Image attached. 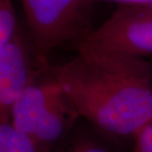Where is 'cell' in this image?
I'll list each match as a JSON object with an SVG mask.
<instances>
[{
    "instance_id": "obj_1",
    "label": "cell",
    "mask_w": 152,
    "mask_h": 152,
    "mask_svg": "<svg viewBox=\"0 0 152 152\" xmlns=\"http://www.w3.org/2000/svg\"><path fill=\"white\" fill-rule=\"evenodd\" d=\"M78 54L49 72L80 116L118 140L131 139L152 120V66L81 41Z\"/></svg>"
},
{
    "instance_id": "obj_2",
    "label": "cell",
    "mask_w": 152,
    "mask_h": 152,
    "mask_svg": "<svg viewBox=\"0 0 152 152\" xmlns=\"http://www.w3.org/2000/svg\"><path fill=\"white\" fill-rule=\"evenodd\" d=\"M29 41L38 64L48 69L51 53L64 44H78L92 31L85 25L81 0H21Z\"/></svg>"
},
{
    "instance_id": "obj_3",
    "label": "cell",
    "mask_w": 152,
    "mask_h": 152,
    "mask_svg": "<svg viewBox=\"0 0 152 152\" xmlns=\"http://www.w3.org/2000/svg\"><path fill=\"white\" fill-rule=\"evenodd\" d=\"M83 41L131 57L152 55V11L144 5L119 4Z\"/></svg>"
},
{
    "instance_id": "obj_4",
    "label": "cell",
    "mask_w": 152,
    "mask_h": 152,
    "mask_svg": "<svg viewBox=\"0 0 152 152\" xmlns=\"http://www.w3.org/2000/svg\"><path fill=\"white\" fill-rule=\"evenodd\" d=\"M48 70L37 63L29 39L18 28L0 48V124L10 122L17 99Z\"/></svg>"
},
{
    "instance_id": "obj_5",
    "label": "cell",
    "mask_w": 152,
    "mask_h": 152,
    "mask_svg": "<svg viewBox=\"0 0 152 152\" xmlns=\"http://www.w3.org/2000/svg\"><path fill=\"white\" fill-rule=\"evenodd\" d=\"M63 89L49 70L46 71L17 99L12 107L10 123L31 138L45 110Z\"/></svg>"
},
{
    "instance_id": "obj_6",
    "label": "cell",
    "mask_w": 152,
    "mask_h": 152,
    "mask_svg": "<svg viewBox=\"0 0 152 152\" xmlns=\"http://www.w3.org/2000/svg\"><path fill=\"white\" fill-rule=\"evenodd\" d=\"M80 117L63 89L45 110L31 139L42 152H52L69 135Z\"/></svg>"
},
{
    "instance_id": "obj_7",
    "label": "cell",
    "mask_w": 152,
    "mask_h": 152,
    "mask_svg": "<svg viewBox=\"0 0 152 152\" xmlns=\"http://www.w3.org/2000/svg\"><path fill=\"white\" fill-rule=\"evenodd\" d=\"M113 140H118L97 129H72L64 140L52 152H121Z\"/></svg>"
},
{
    "instance_id": "obj_8",
    "label": "cell",
    "mask_w": 152,
    "mask_h": 152,
    "mask_svg": "<svg viewBox=\"0 0 152 152\" xmlns=\"http://www.w3.org/2000/svg\"><path fill=\"white\" fill-rule=\"evenodd\" d=\"M0 152H42L27 134L9 123L0 124Z\"/></svg>"
},
{
    "instance_id": "obj_9",
    "label": "cell",
    "mask_w": 152,
    "mask_h": 152,
    "mask_svg": "<svg viewBox=\"0 0 152 152\" xmlns=\"http://www.w3.org/2000/svg\"><path fill=\"white\" fill-rule=\"evenodd\" d=\"M17 29L13 0H0V48L10 40Z\"/></svg>"
},
{
    "instance_id": "obj_10",
    "label": "cell",
    "mask_w": 152,
    "mask_h": 152,
    "mask_svg": "<svg viewBox=\"0 0 152 152\" xmlns=\"http://www.w3.org/2000/svg\"><path fill=\"white\" fill-rule=\"evenodd\" d=\"M132 141L130 152H152V120L136 132Z\"/></svg>"
},
{
    "instance_id": "obj_11",
    "label": "cell",
    "mask_w": 152,
    "mask_h": 152,
    "mask_svg": "<svg viewBox=\"0 0 152 152\" xmlns=\"http://www.w3.org/2000/svg\"><path fill=\"white\" fill-rule=\"evenodd\" d=\"M82 2H90L94 0H81ZM117 2L119 4H132V5H149L152 4V0H103Z\"/></svg>"
},
{
    "instance_id": "obj_12",
    "label": "cell",
    "mask_w": 152,
    "mask_h": 152,
    "mask_svg": "<svg viewBox=\"0 0 152 152\" xmlns=\"http://www.w3.org/2000/svg\"><path fill=\"white\" fill-rule=\"evenodd\" d=\"M144 6H145L146 8H148L150 10H151L152 11V4H149V5H144Z\"/></svg>"
}]
</instances>
